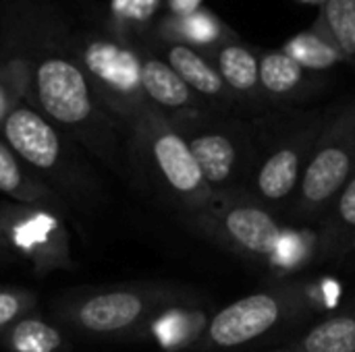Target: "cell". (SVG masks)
I'll list each match as a JSON object with an SVG mask.
<instances>
[{"label": "cell", "mask_w": 355, "mask_h": 352, "mask_svg": "<svg viewBox=\"0 0 355 352\" xmlns=\"http://www.w3.org/2000/svg\"><path fill=\"white\" fill-rule=\"evenodd\" d=\"M67 12L48 0H2L0 56L23 75L25 100L108 168L127 176L125 131L102 106L64 41Z\"/></svg>", "instance_id": "cell-1"}, {"label": "cell", "mask_w": 355, "mask_h": 352, "mask_svg": "<svg viewBox=\"0 0 355 352\" xmlns=\"http://www.w3.org/2000/svg\"><path fill=\"white\" fill-rule=\"evenodd\" d=\"M131 180L179 214L204 210L214 195L185 137L150 104L125 133Z\"/></svg>", "instance_id": "cell-2"}, {"label": "cell", "mask_w": 355, "mask_h": 352, "mask_svg": "<svg viewBox=\"0 0 355 352\" xmlns=\"http://www.w3.org/2000/svg\"><path fill=\"white\" fill-rule=\"evenodd\" d=\"M0 137L64 203L69 201L81 210L98 203L100 183L87 166L83 149L27 100L10 110L0 127Z\"/></svg>", "instance_id": "cell-3"}, {"label": "cell", "mask_w": 355, "mask_h": 352, "mask_svg": "<svg viewBox=\"0 0 355 352\" xmlns=\"http://www.w3.org/2000/svg\"><path fill=\"white\" fill-rule=\"evenodd\" d=\"M327 116V112H289L252 124L254 166L248 187L252 199L272 214L281 207L289 214Z\"/></svg>", "instance_id": "cell-4"}, {"label": "cell", "mask_w": 355, "mask_h": 352, "mask_svg": "<svg viewBox=\"0 0 355 352\" xmlns=\"http://www.w3.org/2000/svg\"><path fill=\"white\" fill-rule=\"evenodd\" d=\"M177 303H191L185 301L181 288L158 282H133L64 297L54 305V315L81 336L141 338L150 322Z\"/></svg>", "instance_id": "cell-5"}, {"label": "cell", "mask_w": 355, "mask_h": 352, "mask_svg": "<svg viewBox=\"0 0 355 352\" xmlns=\"http://www.w3.org/2000/svg\"><path fill=\"white\" fill-rule=\"evenodd\" d=\"M64 41L87 75L102 106L127 133L129 124L148 106L141 89L137 44L116 31L77 25L69 19Z\"/></svg>", "instance_id": "cell-6"}, {"label": "cell", "mask_w": 355, "mask_h": 352, "mask_svg": "<svg viewBox=\"0 0 355 352\" xmlns=\"http://www.w3.org/2000/svg\"><path fill=\"white\" fill-rule=\"evenodd\" d=\"M354 174L355 98L335 114L327 116L289 216L302 222L320 220Z\"/></svg>", "instance_id": "cell-7"}, {"label": "cell", "mask_w": 355, "mask_h": 352, "mask_svg": "<svg viewBox=\"0 0 355 352\" xmlns=\"http://www.w3.org/2000/svg\"><path fill=\"white\" fill-rule=\"evenodd\" d=\"M214 197L248 195L254 166L252 124L225 114H206L177 129Z\"/></svg>", "instance_id": "cell-8"}, {"label": "cell", "mask_w": 355, "mask_h": 352, "mask_svg": "<svg viewBox=\"0 0 355 352\" xmlns=\"http://www.w3.org/2000/svg\"><path fill=\"white\" fill-rule=\"evenodd\" d=\"M179 218L198 237L243 259L272 257L283 239L279 218L250 195L214 197L204 210Z\"/></svg>", "instance_id": "cell-9"}, {"label": "cell", "mask_w": 355, "mask_h": 352, "mask_svg": "<svg viewBox=\"0 0 355 352\" xmlns=\"http://www.w3.org/2000/svg\"><path fill=\"white\" fill-rule=\"evenodd\" d=\"M0 226L8 251L25 259L35 276L44 278L52 272L75 270L71 232L62 214L48 207L2 201Z\"/></svg>", "instance_id": "cell-10"}, {"label": "cell", "mask_w": 355, "mask_h": 352, "mask_svg": "<svg viewBox=\"0 0 355 352\" xmlns=\"http://www.w3.org/2000/svg\"><path fill=\"white\" fill-rule=\"evenodd\" d=\"M308 297L297 286H279L252 293L220 309L206 326L204 342L216 351H233L279 330L293 319Z\"/></svg>", "instance_id": "cell-11"}, {"label": "cell", "mask_w": 355, "mask_h": 352, "mask_svg": "<svg viewBox=\"0 0 355 352\" xmlns=\"http://www.w3.org/2000/svg\"><path fill=\"white\" fill-rule=\"evenodd\" d=\"M137 50L146 102L154 110H158L175 129L206 114H216L185 85V81L171 68V64L162 56L141 44H137Z\"/></svg>", "instance_id": "cell-12"}, {"label": "cell", "mask_w": 355, "mask_h": 352, "mask_svg": "<svg viewBox=\"0 0 355 352\" xmlns=\"http://www.w3.org/2000/svg\"><path fill=\"white\" fill-rule=\"evenodd\" d=\"M154 52L171 64V68L212 112L229 116V112L239 106L237 98L229 91L204 52L173 39H158Z\"/></svg>", "instance_id": "cell-13"}, {"label": "cell", "mask_w": 355, "mask_h": 352, "mask_svg": "<svg viewBox=\"0 0 355 352\" xmlns=\"http://www.w3.org/2000/svg\"><path fill=\"white\" fill-rule=\"evenodd\" d=\"M208 60L218 71L220 79L229 87V91L241 104H258L264 102V93L260 89V64L258 54L241 41H223L216 48L204 52Z\"/></svg>", "instance_id": "cell-14"}, {"label": "cell", "mask_w": 355, "mask_h": 352, "mask_svg": "<svg viewBox=\"0 0 355 352\" xmlns=\"http://www.w3.org/2000/svg\"><path fill=\"white\" fill-rule=\"evenodd\" d=\"M0 193L6 195L8 201L21 205L48 207L58 214L67 210L64 199L35 172H31L25 166V162L6 145L2 137H0Z\"/></svg>", "instance_id": "cell-15"}, {"label": "cell", "mask_w": 355, "mask_h": 352, "mask_svg": "<svg viewBox=\"0 0 355 352\" xmlns=\"http://www.w3.org/2000/svg\"><path fill=\"white\" fill-rule=\"evenodd\" d=\"M320 222L322 228L316 239V253L322 259H341L355 253V174Z\"/></svg>", "instance_id": "cell-16"}, {"label": "cell", "mask_w": 355, "mask_h": 352, "mask_svg": "<svg viewBox=\"0 0 355 352\" xmlns=\"http://www.w3.org/2000/svg\"><path fill=\"white\" fill-rule=\"evenodd\" d=\"M260 64V89L266 100L291 102L308 95L312 85V73L302 68L283 50H270L258 54Z\"/></svg>", "instance_id": "cell-17"}, {"label": "cell", "mask_w": 355, "mask_h": 352, "mask_svg": "<svg viewBox=\"0 0 355 352\" xmlns=\"http://www.w3.org/2000/svg\"><path fill=\"white\" fill-rule=\"evenodd\" d=\"M208 319L202 311L189 309L187 303H177L162 309L148 326L146 334L162 351L177 352L196 344L206 332Z\"/></svg>", "instance_id": "cell-18"}, {"label": "cell", "mask_w": 355, "mask_h": 352, "mask_svg": "<svg viewBox=\"0 0 355 352\" xmlns=\"http://www.w3.org/2000/svg\"><path fill=\"white\" fill-rule=\"evenodd\" d=\"M229 37L231 31L227 29V25H223L220 19L206 8H200L187 17H168L162 23L158 35V39L181 41L200 52L216 48L223 41H229Z\"/></svg>", "instance_id": "cell-19"}, {"label": "cell", "mask_w": 355, "mask_h": 352, "mask_svg": "<svg viewBox=\"0 0 355 352\" xmlns=\"http://www.w3.org/2000/svg\"><path fill=\"white\" fill-rule=\"evenodd\" d=\"M281 50L308 73H324L345 60L318 21H314V25L306 31H300L287 39Z\"/></svg>", "instance_id": "cell-20"}, {"label": "cell", "mask_w": 355, "mask_h": 352, "mask_svg": "<svg viewBox=\"0 0 355 352\" xmlns=\"http://www.w3.org/2000/svg\"><path fill=\"white\" fill-rule=\"evenodd\" d=\"M6 352H69L64 334L44 317L31 313L2 338Z\"/></svg>", "instance_id": "cell-21"}, {"label": "cell", "mask_w": 355, "mask_h": 352, "mask_svg": "<svg viewBox=\"0 0 355 352\" xmlns=\"http://www.w3.org/2000/svg\"><path fill=\"white\" fill-rule=\"evenodd\" d=\"M300 352H355V309L331 315L297 344Z\"/></svg>", "instance_id": "cell-22"}, {"label": "cell", "mask_w": 355, "mask_h": 352, "mask_svg": "<svg viewBox=\"0 0 355 352\" xmlns=\"http://www.w3.org/2000/svg\"><path fill=\"white\" fill-rule=\"evenodd\" d=\"M316 21L345 60H355V0H324Z\"/></svg>", "instance_id": "cell-23"}, {"label": "cell", "mask_w": 355, "mask_h": 352, "mask_svg": "<svg viewBox=\"0 0 355 352\" xmlns=\"http://www.w3.org/2000/svg\"><path fill=\"white\" fill-rule=\"evenodd\" d=\"M37 307L35 293L19 286H0V342L12 326L31 315Z\"/></svg>", "instance_id": "cell-24"}, {"label": "cell", "mask_w": 355, "mask_h": 352, "mask_svg": "<svg viewBox=\"0 0 355 352\" xmlns=\"http://www.w3.org/2000/svg\"><path fill=\"white\" fill-rule=\"evenodd\" d=\"M21 100H25L23 75L15 62L0 56V127Z\"/></svg>", "instance_id": "cell-25"}, {"label": "cell", "mask_w": 355, "mask_h": 352, "mask_svg": "<svg viewBox=\"0 0 355 352\" xmlns=\"http://www.w3.org/2000/svg\"><path fill=\"white\" fill-rule=\"evenodd\" d=\"M160 0H131L129 10L125 15V23H123V33L127 35V29H144L150 19L154 17V12L158 10ZM129 37V35H127Z\"/></svg>", "instance_id": "cell-26"}, {"label": "cell", "mask_w": 355, "mask_h": 352, "mask_svg": "<svg viewBox=\"0 0 355 352\" xmlns=\"http://www.w3.org/2000/svg\"><path fill=\"white\" fill-rule=\"evenodd\" d=\"M171 17H187L196 10H200L202 0H166Z\"/></svg>", "instance_id": "cell-27"}, {"label": "cell", "mask_w": 355, "mask_h": 352, "mask_svg": "<svg viewBox=\"0 0 355 352\" xmlns=\"http://www.w3.org/2000/svg\"><path fill=\"white\" fill-rule=\"evenodd\" d=\"M129 4H131V0H110V12H112V17H114V21H116V33L119 35H125L123 33V23H125V15H127V10H129ZM127 37V35H125Z\"/></svg>", "instance_id": "cell-28"}, {"label": "cell", "mask_w": 355, "mask_h": 352, "mask_svg": "<svg viewBox=\"0 0 355 352\" xmlns=\"http://www.w3.org/2000/svg\"><path fill=\"white\" fill-rule=\"evenodd\" d=\"M8 247H6V241H4V234H2V226H0V253H6Z\"/></svg>", "instance_id": "cell-29"}, {"label": "cell", "mask_w": 355, "mask_h": 352, "mask_svg": "<svg viewBox=\"0 0 355 352\" xmlns=\"http://www.w3.org/2000/svg\"><path fill=\"white\" fill-rule=\"evenodd\" d=\"M300 2H306V4H324V0H300Z\"/></svg>", "instance_id": "cell-30"}, {"label": "cell", "mask_w": 355, "mask_h": 352, "mask_svg": "<svg viewBox=\"0 0 355 352\" xmlns=\"http://www.w3.org/2000/svg\"><path fill=\"white\" fill-rule=\"evenodd\" d=\"M270 352H300V351H297V349H293V351H291V349H283V351H270Z\"/></svg>", "instance_id": "cell-31"}]
</instances>
